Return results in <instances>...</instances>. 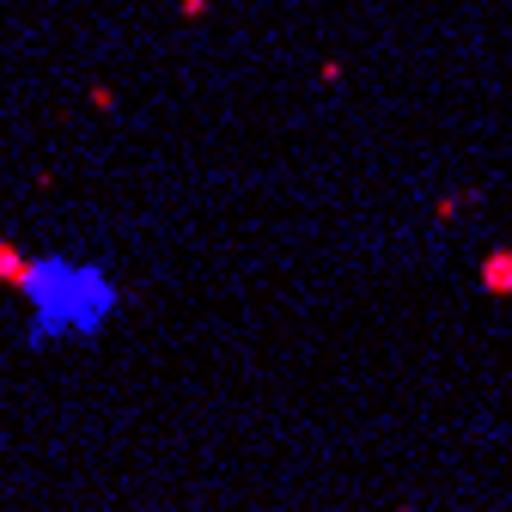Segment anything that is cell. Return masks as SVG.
<instances>
[{
    "instance_id": "1",
    "label": "cell",
    "mask_w": 512,
    "mask_h": 512,
    "mask_svg": "<svg viewBox=\"0 0 512 512\" xmlns=\"http://www.w3.org/2000/svg\"><path fill=\"white\" fill-rule=\"evenodd\" d=\"M0 281H7L25 305V342L49 348V342H92L110 330V317L122 311V281L110 275V263L92 256H55V250H31L13 256L0 250Z\"/></svg>"
},
{
    "instance_id": "2",
    "label": "cell",
    "mask_w": 512,
    "mask_h": 512,
    "mask_svg": "<svg viewBox=\"0 0 512 512\" xmlns=\"http://www.w3.org/2000/svg\"><path fill=\"white\" fill-rule=\"evenodd\" d=\"M482 287L488 293H512V256L506 250H494L488 263H482Z\"/></svg>"
}]
</instances>
